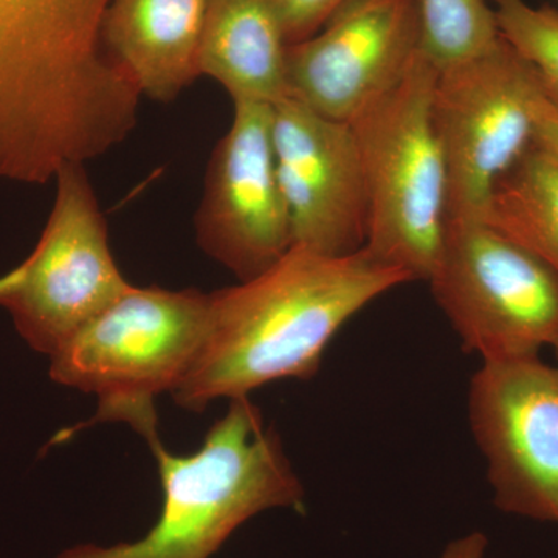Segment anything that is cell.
<instances>
[{"instance_id":"6da1fadb","label":"cell","mask_w":558,"mask_h":558,"mask_svg":"<svg viewBox=\"0 0 558 558\" xmlns=\"http://www.w3.org/2000/svg\"><path fill=\"white\" fill-rule=\"evenodd\" d=\"M112 0H0V180L49 182L119 146L140 94L102 43Z\"/></svg>"},{"instance_id":"7a4b0ae2","label":"cell","mask_w":558,"mask_h":558,"mask_svg":"<svg viewBox=\"0 0 558 558\" xmlns=\"http://www.w3.org/2000/svg\"><path fill=\"white\" fill-rule=\"evenodd\" d=\"M407 282L366 248L328 256L293 245L258 277L211 293L207 341L172 398L202 413L270 381L311 379L349 319Z\"/></svg>"},{"instance_id":"3957f363","label":"cell","mask_w":558,"mask_h":558,"mask_svg":"<svg viewBox=\"0 0 558 558\" xmlns=\"http://www.w3.org/2000/svg\"><path fill=\"white\" fill-rule=\"evenodd\" d=\"M163 506L145 537L116 546L78 545L57 558H209L245 521L270 509L304 508V488L279 435L248 396L230 400L199 451L178 457L149 444Z\"/></svg>"},{"instance_id":"277c9868","label":"cell","mask_w":558,"mask_h":558,"mask_svg":"<svg viewBox=\"0 0 558 558\" xmlns=\"http://www.w3.org/2000/svg\"><path fill=\"white\" fill-rule=\"evenodd\" d=\"M211 310V293L131 286L51 355L50 377L97 396L92 422L130 424L149 446L160 439L154 399L193 369Z\"/></svg>"},{"instance_id":"5b68a950","label":"cell","mask_w":558,"mask_h":558,"mask_svg":"<svg viewBox=\"0 0 558 558\" xmlns=\"http://www.w3.org/2000/svg\"><path fill=\"white\" fill-rule=\"evenodd\" d=\"M438 69L418 53L398 86L351 121L368 230L365 248L410 281H428L447 223V170L432 119Z\"/></svg>"},{"instance_id":"8992f818","label":"cell","mask_w":558,"mask_h":558,"mask_svg":"<svg viewBox=\"0 0 558 558\" xmlns=\"http://www.w3.org/2000/svg\"><path fill=\"white\" fill-rule=\"evenodd\" d=\"M427 282L462 347L483 362L539 357L558 340V275L486 220H447Z\"/></svg>"},{"instance_id":"52a82bcc","label":"cell","mask_w":558,"mask_h":558,"mask_svg":"<svg viewBox=\"0 0 558 558\" xmlns=\"http://www.w3.org/2000/svg\"><path fill=\"white\" fill-rule=\"evenodd\" d=\"M537 70L512 44L438 69L432 119L447 170V220L483 219L492 191L537 142Z\"/></svg>"},{"instance_id":"ba28073f","label":"cell","mask_w":558,"mask_h":558,"mask_svg":"<svg viewBox=\"0 0 558 558\" xmlns=\"http://www.w3.org/2000/svg\"><path fill=\"white\" fill-rule=\"evenodd\" d=\"M54 180L57 196L38 244L0 277V307L28 347L49 357L132 286L110 252L84 165H68Z\"/></svg>"},{"instance_id":"9c48e42d","label":"cell","mask_w":558,"mask_h":558,"mask_svg":"<svg viewBox=\"0 0 558 558\" xmlns=\"http://www.w3.org/2000/svg\"><path fill=\"white\" fill-rule=\"evenodd\" d=\"M468 410L495 506L558 526V366L539 357L483 362Z\"/></svg>"},{"instance_id":"30bf717a","label":"cell","mask_w":558,"mask_h":558,"mask_svg":"<svg viewBox=\"0 0 558 558\" xmlns=\"http://www.w3.org/2000/svg\"><path fill=\"white\" fill-rule=\"evenodd\" d=\"M274 105L233 101L230 130L208 161L196 240L240 281L258 277L293 247L275 161Z\"/></svg>"},{"instance_id":"8fae6325","label":"cell","mask_w":558,"mask_h":558,"mask_svg":"<svg viewBox=\"0 0 558 558\" xmlns=\"http://www.w3.org/2000/svg\"><path fill=\"white\" fill-rule=\"evenodd\" d=\"M421 51L418 0H351L288 47V97L351 123L398 86Z\"/></svg>"},{"instance_id":"7c38bea8","label":"cell","mask_w":558,"mask_h":558,"mask_svg":"<svg viewBox=\"0 0 558 558\" xmlns=\"http://www.w3.org/2000/svg\"><path fill=\"white\" fill-rule=\"evenodd\" d=\"M271 137L293 245L328 256L365 248L368 201L351 124L284 97L274 105Z\"/></svg>"},{"instance_id":"4fadbf2b","label":"cell","mask_w":558,"mask_h":558,"mask_svg":"<svg viewBox=\"0 0 558 558\" xmlns=\"http://www.w3.org/2000/svg\"><path fill=\"white\" fill-rule=\"evenodd\" d=\"M207 0H112L102 43L140 94L172 102L202 75Z\"/></svg>"},{"instance_id":"5bb4252c","label":"cell","mask_w":558,"mask_h":558,"mask_svg":"<svg viewBox=\"0 0 558 558\" xmlns=\"http://www.w3.org/2000/svg\"><path fill=\"white\" fill-rule=\"evenodd\" d=\"M288 47L274 0H207L201 72L231 100L275 105L288 97Z\"/></svg>"},{"instance_id":"9a60e30c","label":"cell","mask_w":558,"mask_h":558,"mask_svg":"<svg viewBox=\"0 0 558 558\" xmlns=\"http://www.w3.org/2000/svg\"><path fill=\"white\" fill-rule=\"evenodd\" d=\"M483 220L558 275V159L535 142L498 180Z\"/></svg>"},{"instance_id":"2e32d148","label":"cell","mask_w":558,"mask_h":558,"mask_svg":"<svg viewBox=\"0 0 558 558\" xmlns=\"http://www.w3.org/2000/svg\"><path fill=\"white\" fill-rule=\"evenodd\" d=\"M422 51L436 69L478 57L501 38L487 0H418Z\"/></svg>"},{"instance_id":"e0dca14e","label":"cell","mask_w":558,"mask_h":558,"mask_svg":"<svg viewBox=\"0 0 558 558\" xmlns=\"http://www.w3.org/2000/svg\"><path fill=\"white\" fill-rule=\"evenodd\" d=\"M499 33L542 76L543 86L558 101V9L534 7L527 0H487Z\"/></svg>"},{"instance_id":"ac0fdd59","label":"cell","mask_w":558,"mask_h":558,"mask_svg":"<svg viewBox=\"0 0 558 558\" xmlns=\"http://www.w3.org/2000/svg\"><path fill=\"white\" fill-rule=\"evenodd\" d=\"M288 44L311 38L351 0H274Z\"/></svg>"},{"instance_id":"d6986e66","label":"cell","mask_w":558,"mask_h":558,"mask_svg":"<svg viewBox=\"0 0 558 558\" xmlns=\"http://www.w3.org/2000/svg\"><path fill=\"white\" fill-rule=\"evenodd\" d=\"M532 110H534L537 142L558 159V101L550 97L543 86V81L542 89L532 101Z\"/></svg>"},{"instance_id":"ffe728a7","label":"cell","mask_w":558,"mask_h":558,"mask_svg":"<svg viewBox=\"0 0 558 558\" xmlns=\"http://www.w3.org/2000/svg\"><path fill=\"white\" fill-rule=\"evenodd\" d=\"M488 539L483 532H470L462 537L454 538L444 548L439 558H484Z\"/></svg>"},{"instance_id":"44dd1931","label":"cell","mask_w":558,"mask_h":558,"mask_svg":"<svg viewBox=\"0 0 558 558\" xmlns=\"http://www.w3.org/2000/svg\"><path fill=\"white\" fill-rule=\"evenodd\" d=\"M553 348H554V351H556V355L558 359V340L556 341V343L553 344Z\"/></svg>"}]
</instances>
